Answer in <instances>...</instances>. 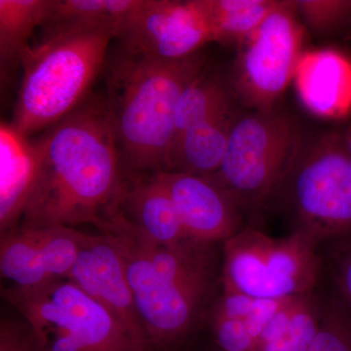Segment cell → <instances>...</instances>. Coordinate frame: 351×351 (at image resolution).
<instances>
[{
  "instance_id": "cell-1",
  "label": "cell",
  "mask_w": 351,
  "mask_h": 351,
  "mask_svg": "<svg viewBox=\"0 0 351 351\" xmlns=\"http://www.w3.org/2000/svg\"><path fill=\"white\" fill-rule=\"evenodd\" d=\"M36 141L40 168L19 226L101 230L117 216L127 172L105 99L85 101Z\"/></svg>"
},
{
  "instance_id": "cell-2",
  "label": "cell",
  "mask_w": 351,
  "mask_h": 351,
  "mask_svg": "<svg viewBox=\"0 0 351 351\" xmlns=\"http://www.w3.org/2000/svg\"><path fill=\"white\" fill-rule=\"evenodd\" d=\"M101 232L112 235L123 255L147 346L177 350L208 318L223 287L219 244L191 239L152 243L119 221Z\"/></svg>"
},
{
  "instance_id": "cell-3",
  "label": "cell",
  "mask_w": 351,
  "mask_h": 351,
  "mask_svg": "<svg viewBox=\"0 0 351 351\" xmlns=\"http://www.w3.org/2000/svg\"><path fill=\"white\" fill-rule=\"evenodd\" d=\"M208 66L202 53L179 61L134 56L117 48L105 68L107 105L124 170H165L184 90Z\"/></svg>"
},
{
  "instance_id": "cell-4",
  "label": "cell",
  "mask_w": 351,
  "mask_h": 351,
  "mask_svg": "<svg viewBox=\"0 0 351 351\" xmlns=\"http://www.w3.org/2000/svg\"><path fill=\"white\" fill-rule=\"evenodd\" d=\"M110 31L66 32L41 38L23 60L22 82L11 124L32 137L68 117L85 101L105 69Z\"/></svg>"
},
{
  "instance_id": "cell-5",
  "label": "cell",
  "mask_w": 351,
  "mask_h": 351,
  "mask_svg": "<svg viewBox=\"0 0 351 351\" xmlns=\"http://www.w3.org/2000/svg\"><path fill=\"white\" fill-rule=\"evenodd\" d=\"M270 200L320 247L351 239V156L343 131L306 136Z\"/></svg>"
},
{
  "instance_id": "cell-6",
  "label": "cell",
  "mask_w": 351,
  "mask_h": 351,
  "mask_svg": "<svg viewBox=\"0 0 351 351\" xmlns=\"http://www.w3.org/2000/svg\"><path fill=\"white\" fill-rule=\"evenodd\" d=\"M2 297L24 318L38 351L149 350L110 311L68 279L7 287Z\"/></svg>"
},
{
  "instance_id": "cell-7",
  "label": "cell",
  "mask_w": 351,
  "mask_h": 351,
  "mask_svg": "<svg viewBox=\"0 0 351 351\" xmlns=\"http://www.w3.org/2000/svg\"><path fill=\"white\" fill-rule=\"evenodd\" d=\"M304 132L292 117L276 108L239 113L221 167L206 176L226 191L244 213L269 203L295 162Z\"/></svg>"
},
{
  "instance_id": "cell-8",
  "label": "cell",
  "mask_w": 351,
  "mask_h": 351,
  "mask_svg": "<svg viewBox=\"0 0 351 351\" xmlns=\"http://www.w3.org/2000/svg\"><path fill=\"white\" fill-rule=\"evenodd\" d=\"M319 249L302 233L272 237L246 225L221 244L223 290L267 300L313 293L324 274Z\"/></svg>"
},
{
  "instance_id": "cell-9",
  "label": "cell",
  "mask_w": 351,
  "mask_h": 351,
  "mask_svg": "<svg viewBox=\"0 0 351 351\" xmlns=\"http://www.w3.org/2000/svg\"><path fill=\"white\" fill-rule=\"evenodd\" d=\"M295 1H278L274 10L237 45L230 85L237 101L248 110L276 108L294 78L304 54V32Z\"/></svg>"
},
{
  "instance_id": "cell-10",
  "label": "cell",
  "mask_w": 351,
  "mask_h": 351,
  "mask_svg": "<svg viewBox=\"0 0 351 351\" xmlns=\"http://www.w3.org/2000/svg\"><path fill=\"white\" fill-rule=\"evenodd\" d=\"M117 40L128 54L173 62L201 52L214 36L201 0H143Z\"/></svg>"
},
{
  "instance_id": "cell-11",
  "label": "cell",
  "mask_w": 351,
  "mask_h": 351,
  "mask_svg": "<svg viewBox=\"0 0 351 351\" xmlns=\"http://www.w3.org/2000/svg\"><path fill=\"white\" fill-rule=\"evenodd\" d=\"M156 174L189 239L223 244L246 226L237 201L207 177L166 171Z\"/></svg>"
},
{
  "instance_id": "cell-12",
  "label": "cell",
  "mask_w": 351,
  "mask_h": 351,
  "mask_svg": "<svg viewBox=\"0 0 351 351\" xmlns=\"http://www.w3.org/2000/svg\"><path fill=\"white\" fill-rule=\"evenodd\" d=\"M66 279L105 306L147 345L136 313L125 261L112 235L84 233L77 260Z\"/></svg>"
},
{
  "instance_id": "cell-13",
  "label": "cell",
  "mask_w": 351,
  "mask_h": 351,
  "mask_svg": "<svg viewBox=\"0 0 351 351\" xmlns=\"http://www.w3.org/2000/svg\"><path fill=\"white\" fill-rule=\"evenodd\" d=\"M297 93L308 112L339 119L351 113V60L332 49L304 52L294 78Z\"/></svg>"
},
{
  "instance_id": "cell-14",
  "label": "cell",
  "mask_w": 351,
  "mask_h": 351,
  "mask_svg": "<svg viewBox=\"0 0 351 351\" xmlns=\"http://www.w3.org/2000/svg\"><path fill=\"white\" fill-rule=\"evenodd\" d=\"M113 218L152 243L172 245L189 239L174 203L156 173H127L119 212Z\"/></svg>"
},
{
  "instance_id": "cell-15",
  "label": "cell",
  "mask_w": 351,
  "mask_h": 351,
  "mask_svg": "<svg viewBox=\"0 0 351 351\" xmlns=\"http://www.w3.org/2000/svg\"><path fill=\"white\" fill-rule=\"evenodd\" d=\"M40 168L36 138L11 123H0V232L20 226Z\"/></svg>"
},
{
  "instance_id": "cell-16",
  "label": "cell",
  "mask_w": 351,
  "mask_h": 351,
  "mask_svg": "<svg viewBox=\"0 0 351 351\" xmlns=\"http://www.w3.org/2000/svg\"><path fill=\"white\" fill-rule=\"evenodd\" d=\"M239 108L219 113L178 135L171 145L166 172L213 175L221 167Z\"/></svg>"
},
{
  "instance_id": "cell-17",
  "label": "cell",
  "mask_w": 351,
  "mask_h": 351,
  "mask_svg": "<svg viewBox=\"0 0 351 351\" xmlns=\"http://www.w3.org/2000/svg\"><path fill=\"white\" fill-rule=\"evenodd\" d=\"M143 0H53L43 27V38L66 32L104 29L115 40L129 24Z\"/></svg>"
},
{
  "instance_id": "cell-18",
  "label": "cell",
  "mask_w": 351,
  "mask_h": 351,
  "mask_svg": "<svg viewBox=\"0 0 351 351\" xmlns=\"http://www.w3.org/2000/svg\"><path fill=\"white\" fill-rule=\"evenodd\" d=\"M53 0H0V66L3 77L22 66L29 39L49 15Z\"/></svg>"
},
{
  "instance_id": "cell-19",
  "label": "cell",
  "mask_w": 351,
  "mask_h": 351,
  "mask_svg": "<svg viewBox=\"0 0 351 351\" xmlns=\"http://www.w3.org/2000/svg\"><path fill=\"white\" fill-rule=\"evenodd\" d=\"M237 101L230 80L207 66L180 99L175 115L174 138L215 115L235 110Z\"/></svg>"
},
{
  "instance_id": "cell-20",
  "label": "cell",
  "mask_w": 351,
  "mask_h": 351,
  "mask_svg": "<svg viewBox=\"0 0 351 351\" xmlns=\"http://www.w3.org/2000/svg\"><path fill=\"white\" fill-rule=\"evenodd\" d=\"M0 272L10 287L36 288L53 281L46 272L32 228L18 226L1 235Z\"/></svg>"
},
{
  "instance_id": "cell-21",
  "label": "cell",
  "mask_w": 351,
  "mask_h": 351,
  "mask_svg": "<svg viewBox=\"0 0 351 351\" xmlns=\"http://www.w3.org/2000/svg\"><path fill=\"white\" fill-rule=\"evenodd\" d=\"M274 0H201L214 43L239 45L276 6Z\"/></svg>"
},
{
  "instance_id": "cell-22",
  "label": "cell",
  "mask_w": 351,
  "mask_h": 351,
  "mask_svg": "<svg viewBox=\"0 0 351 351\" xmlns=\"http://www.w3.org/2000/svg\"><path fill=\"white\" fill-rule=\"evenodd\" d=\"M323 295L317 291L291 298L283 334L271 351H309L320 327Z\"/></svg>"
},
{
  "instance_id": "cell-23",
  "label": "cell",
  "mask_w": 351,
  "mask_h": 351,
  "mask_svg": "<svg viewBox=\"0 0 351 351\" xmlns=\"http://www.w3.org/2000/svg\"><path fill=\"white\" fill-rule=\"evenodd\" d=\"M32 230L48 276L52 280L66 278L77 260L84 232L64 226Z\"/></svg>"
},
{
  "instance_id": "cell-24",
  "label": "cell",
  "mask_w": 351,
  "mask_h": 351,
  "mask_svg": "<svg viewBox=\"0 0 351 351\" xmlns=\"http://www.w3.org/2000/svg\"><path fill=\"white\" fill-rule=\"evenodd\" d=\"M309 351H351V313L334 291L323 295L320 327Z\"/></svg>"
},
{
  "instance_id": "cell-25",
  "label": "cell",
  "mask_w": 351,
  "mask_h": 351,
  "mask_svg": "<svg viewBox=\"0 0 351 351\" xmlns=\"http://www.w3.org/2000/svg\"><path fill=\"white\" fill-rule=\"evenodd\" d=\"M326 246V256L321 254L324 269L327 270L331 278L332 291L351 313V239L334 242Z\"/></svg>"
},
{
  "instance_id": "cell-26",
  "label": "cell",
  "mask_w": 351,
  "mask_h": 351,
  "mask_svg": "<svg viewBox=\"0 0 351 351\" xmlns=\"http://www.w3.org/2000/svg\"><path fill=\"white\" fill-rule=\"evenodd\" d=\"M295 5L316 32L331 31L351 18V1H295Z\"/></svg>"
},
{
  "instance_id": "cell-27",
  "label": "cell",
  "mask_w": 351,
  "mask_h": 351,
  "mask_svg": "<svg viewBox=\"0 0 351 351\" xmlns=\"http://www.w3.org/2000/svg\"><path fill=\"white\" fill-rule=\"evenodd\" d=\"M216 350L219 351L258 350L257 341L243 320L219 315L208 316Z\"/></svg>"
},
{
  "instance_id": "cell-28",
  "label": "cell",
  "mask_w": 351,
  "mask_h": 351,
  "mask_svg": "<svg viewBox=\"0 0 351 351\" xmlns=\"http://www.w3.org/2000/svg\"><path fill=\"white\" fill-rule=\"evenodd\" d=\"M0 351H38L31 331L16 321L2 318L0 323Z\"/></svg>"
},
{
  "instance_id": "cell-29",
  "label": "cell",
  "mask_w": 351,
  "mask_h": 351,
  "mask_svg": "<svg viewBox=\"0 0 351 351\" xmlns=\"http://www.w3.org/2000/svg\"><path fill=\"white\" fill-rule=\"evenodd\" d=\"M343 138H345L346 147H348V152H350L351 156V126L348 127L346 130H343Z\"/></svg>"
},
{
  "instance_id": "cell-30",
  "label": "cell",
  "mask_w": 351,
  "mask_h": 351,
  "mask_svg": "<svg viewBox=\"0 0 351 351\" xmlns=\"http://www.w3.org/2000/svg\"><path fill=\"white\" fill-rule=\"evenodd\" d=\"M214 351H219L218 350H216V348H215V350ZM255 351H262V350H255Z\"/></svg>"
},
{
  "instance_id": "cell-31",
  "label": "cell",
  "mask_w": 351,
  "mask_h": 351,
  "mask_svg": "<svg viewBox=\"0 0 351 351\" xmlns=\"http://www.w3.org/2000/svg\"><path fill=\"white\" fill-rule=\"evenodd\" d=\"M143 351H149V350H143Z\"/></svg>"
}]
</instances>
